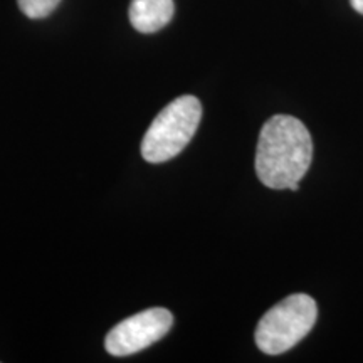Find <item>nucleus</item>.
<instances>
[{
  "label": "nucleus",
  "instance_id": "f257e3e1",
  "mask_svg": "<svg viewBox=\"0 0 363 363\" xmlns=\"http://www.w3.org/2000/svg\"><path fill=\"white\" fill-rule=\"evenodd\" d=\"M313 158L310 131L298 118L274 115L261 128L256 150V174L266 187L296 190Z\"/></svg>",
  "mask_w": 363,
  "mask_h": 363
},
{
  "label": "nucleus",
  "instance_id": "f03ea898",
  "mask_svg": "<svg viewBox=\"0 0 363 363\" xmlns=\"http://www.w3.org/2000/svg\"><path fill=\"white\" fill-rule=\"evenodd\" d=\"M202 118V104L195 96H180L167 104L150 125L142 142V155L150 163H163L190 143Z\"/></svg>",
  "mask_w": 363,
  "mask_h": 363
},
{
  "label": "nucleus",
  "instance_id": "7ed1b4c3",
  "mask_svg": "<svg viewBox=\"0 0 363 363\" xmlns=\"http://www.w3.org/2000/svg\"><path fill=\"white\" fill-rule=\"evenodd\" d=\"M318 308L308 294H291L274 305L256 328V345L266 355H281L291 350L310 333L316 323Z\"/></svg>",
  "mask_w": 363,
  "mask_h": 363
},
{
  "label": "nucleus",
  "instance_id": "20e7f679",
  "mask_svg": "<svg viewBox=\"0 0 363 363\" xmlns=\"http://www.w3.org/2000/svg\"><path fill=\"white\" fill-rule=\"evenodd\" d=\"M174 315L165 308H150L118 323L104 340L113 357H128L145 350L169 333Z\"/></svg>",
  "mask_w": 363,
  "mask_h": 363
},
{
  "label": "nucleus",
  "instance_id": "39448f33",
  "mask_svg": "<svg viewBox=\"0 0 363 363\" xmlns=\"http://www.w3.org/2000/svg\"><path fill=\"white\" fill-rule=\"evenodd\" d=\"M174 11V0H131L128 16L138 33L153 34L169 24Z\"/></svg>",
  "mask_w": 363,
  "mask_h": 363
},
{
  "label": "nucleus",
  "instance_id": "423d86ee",
  "mask_svg": "<svg viewBox=\"0 0 363 363\" xmlns=\"http://www.w3.org/2000/svg\"><path fill=\"white\" fill-rule=\"evenodd\" d=\"M61 0H17L21 12L29 19H44L59 6Z\"/></svg>",
  "mask_w": 363,
  "mask_h": 363
},
{
  "label": "nucleus",
  "instance_id": "0eeeda50",
  "mask_svg": "<svg viewBox=\"0 0 363 363\" xmlns=\"http://www.w3.org/2000/svg\"><path fill=\"white\" fill-rule=\"evenodd\" d=\"M350 4L358 13H362L363 16V0H350Z\"/></svg>",
  "mask_w": 363,
  "mask_h": 363
}]
</instances>
